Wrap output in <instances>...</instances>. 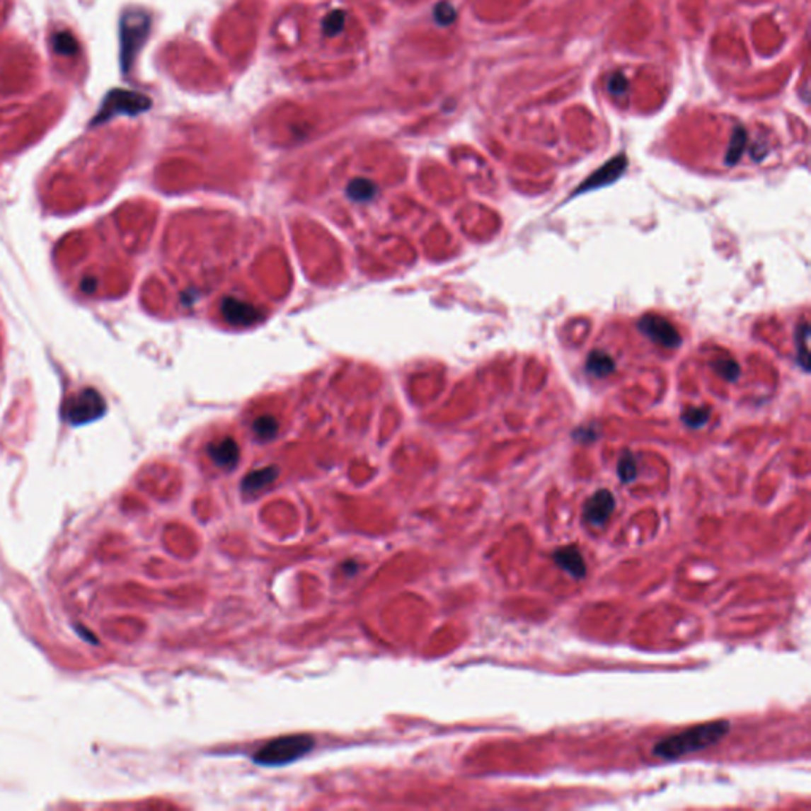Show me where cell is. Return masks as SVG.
Masks as SVG:
<instances>
[{
    "label": "cell",
    "instance_id": "1",
    "mask_svg": "<svg viewBox=\"0 0 811 811\" xmlns=\"http://www.w3.org/2000/svg\"><path fill=\"white\" fill-rule=\"evenodd\" d=\"M729 730L730 724L726 720L699 724L657 742L653 753L662 759H678L681 756L713 747L729 734Z\"/></svg>",
    "mask_w": 811,
    "mask_h": 811
},
{
    "label": "cell",
    "instance_id": "2",
    "mask_svg": "<svg viewBox=\"0 0 811 811\" xmlns=\"http://www.w3.org/2000/svg\"><path fill=\"white\" fill-rule=\"evenodd\" d=\"M314 747L309 735H287L268 742L254 754V762L265 767H279L301 759Z\"/></svg>",
    "mask_w": 811,
    "mask_h": 811
},
{
    "label": "cell",
    "instance_id": "3",
    "mask_svg": "<svg viewBox=\"0 0 811 811\" xmlns=\"http://www.w3.org/2000/svg\"><path fill=\"white\" fill-rule=\"evenodd\" d=\"M149 23V16L142 11H129L124 15L121 21V62L124 71L134 62L135 54L148 37Z\"/></svg>",
    "mask_w": 811,
    "mask_h": 811
},
{
    "label": "cell",
    "instance_id": "4",
    "mask_svg": "<svg viewBox=\"0 0 811 811\" xmlns=\"http://www.w3.org/2000/svg\"><path fill=\"white\" fill-rule=\"evenodd\" d=\"M149 108H151V100L146 96L139 94V92L115 89L105 97L100 110H98L94 119V124L105 122L111 117L121 115L135 116Z\"/></svg>",
    "mask_w": 811,
    "mask_h": 811
},
{
    "label": "cell",
    "instance_id": "5",
    "mask_svg": "<svg viewBox=\"0 0 811 811\" xmlns=\"http://www.w3.org/2000/svg\"><path fill=\"white\" fill-rule=\"evenodd\" d=\"M106 404L94 389H86L70 396L62 406V415L70 425H84L103 415Z\"/></svg>",
    "mask_w": 811,
    "mask_h": 811
},
{
    "label": "cell",
    "instance_id": "6",
    "mask_svg": "<svg viewBox=\"0 0 811 811\" xmlns=\"http://www.w3.org/2000/svg\"><path fill=\"white\" fill-rule=\"evenodd\" d=\"M637 328H639L645 336L650 338L651 341L662 345V347L666 349H677L678 345L681 344V336L678 333V330L667 321V318H664L661 316L655 314L643 316L639 323H637Z\"/></svg>",
    "mask_w": 811,
    "mask_h": 811
},
{
    "label": "cell",
    "instance_id": "7",
    "mask_svg": "<svg viewBox=\"0 0 811 811\" xmlns=\"http://www.w3.org/2000/svg\"><path fill=\"white\" fill-rule=\"evenodd\" d=\"M626 168H628V157L626 156L620 154V156L614 157L607 163H604L599 170H596L593 175L588 176V179H585V181L578 185V189L574 192V195L582 194V192L596 190V189L606 188V185H610L611 183H615L624 171H626Z\"/></svg>",
    "mask_w": 811,
    "mask_h": 811
},
{
    "label": "cell",
    "instance_id": "8",
    "mask_svg": "<svg viewBox=\"0 0 811 811\" xmlns=\"http://www.w3.org/2000/svg\"><path fill=\"white\" fill-rule=\"evenodd\" d=\"M616 507L615 496L609 490H599L585 502L583 517L593 527H604Z\"/></svg>",
    "mask_w": 811,
    "mask_h": 811
},
{
    "label": "cell",
    "instance_id": "9",
    "mask_svg": "<svg viewBox=\"0 0 811 811\" xmlns=\"http://www.w3.org/2000/svg\"><path fill=\"white\" fill-rule=\"evenodd\" d=\"M222 314L225 321L236 327H249L260 321V311L254 306L238 300V298H225L222 303Z\"/></svg>",
    "mask_w": 811,
    "mask_h": 811
},
{
    "label": "cell",
    "instance_id": "10",
    "mask_svg": "<svg viewBox=\"0 0 811 811\" xmlns=\"http://www.w3.org/2000/svg\"><path fill=\"white\" fill-rule=\"evenodd\" d=\"M553 561L574 578H583L587 575V563H585L582 551L575 545H566V547L555 550Z\"/></svg>",
    "mask_w": 811,
    "mask_h": 811
},
{
    "label": "cell",
    "instance_id": "11",
    "mask_svg": "<svg viewBox=\"0 0 811 811\" xmlns=\"http://www.w3.org/2000/svg\"><path fill=\"white\" fill-rule=\"evenodd\" d=\"M208 451L211 460L214 461L217 466H221L224 469L235 468L239 460V447L231 437H225L222 441L211 444Z\"/></svg>",
    "mask_w": 811,
    "mask_h": 811
},
{
    "label": "cell",
    "instance_id": "12",
    "mask_svg": "<svg viewBox=\"0 0 811 811\" xmlns=\"http://www.w3.org/2000/svg\"><path fill=\"white\" fill-rule=\"evenodd\" d=\"M279 474V469L276 466H268V468H263V469H257L254 473H251L244 477L243 481V491L244 493H257V491L263 490L265 487H268L272 482L277 478Z\"/></svg>",
    "mask_w": 811,
    "mask_h": 811
},
{
    "label": "cell",
    "instance_id": "13",
    "mask_svg": "<svg viewBox=\"0 0 811 811\" xmlns=\"http://www.w3.org/2000/svg\"><path fill=\"white\" fill-rule=\"evenodd\" d=\"M587 371L596 377H606L615 371V362L602 350H593L587 360Z\"/></svg>",
    "mask_w": 811,
    "mask_h": 811
},
{
    "label": "cell",
    "instance_id": "14",
    "mask_svg": "<svg viewBox=\"0 0 811 811\" xmlns=\"http://www.w3.org/2000/svg\"><path fill=\"white\" fill-rule=\"evenodd\" d=\"M747 130L743 127H737L734 130V135L732 139H730V144H729V149H727V154H726V165L727 167H732L737 162L740 161V157L743 154L744 148H747Z\"/></svg>",
    "mask_w": 811,
    "mask_h": 811
},
{
    "label": "cell",
    "instance_id": "15",
    "mask_svg": "<svg viewBox=\"0 0 811 811\" xmlns=\"http://www.w3.org/2000/svg\"><path fill=\"white\" fill-rule=\"evenodd\" d=\"M808 339H810V327L807 322L800 323L795 331V344H797V362L802 364L803 371H808L810 364V354H808Z\"/></svg>",
    "mask_w": 811,
    "mask_h": 811
},
{
    "label": "cell",
    "instance_id": "16",
    "mask_svg": "<svg viewBox=\"0 0 811 811\" xmlns=\"http://www.w3.org/2000/svg\"><path fill=\"white\" fill-rule=\"evenodd\" d=\"M347 194L355 202H367L371 200L376 194V185L372 184L369 179H354L349 184Z\"/></svg>",
    "mask_w": 811,
    "mask_h": 811
},
{
    "label": "cell",
    "instance_id": "17",
    "mask_svg": "<svg viewBox=\"0 0 811 811\" xmlns=\"http://www.w3.org/2000/svg\"><path fill=\"white\" fill-rule=\"evenodd\" d=\"M252 428H254V433L257 435L258 439L270 441L277 435L279 423L275 417L263 415L260 418H257V420L254 422V427Z\"/></svg>",
    "mask_w": 811,
    "mask_h": 811
},
{
    "label": "cell",
    "instance_id": "18",
    "mask_svg": "<svg viewBox=\"0 0 811 811\" xmlns=\"http://www.w3.org/2000/svg\"><path fill=\"white\" fill-rule=\"evenodd\" d=\"M616 469H618V477H620V481L623 483L633 482L637 477V464L634 456L631 455L629 451H624L623 456L620 458V461H618Z\"/></svg>",
    "mask_w": 811,
    "mask_h": 811
},
{
    "label": "cell",
    "instance_id": "19",
    "mask_svg": "<svg viewBox=\"0 0 811 811\" xmlns=\"http://www.w3.org/2000/svg\"><path fill=\"white\" fill-rule=\"evenodd\" d=\"M52 45H54V50L59 54L71 56L78 51L76 40L70 32H59V34H56L54 38H52Z\"/></svg>",
    "mask_w": 811,
    "mask_h": 811
},
{
    "label": "cell",
    "instance_id": "20",
    "mask_svg": "<svg viewBox=\"0 0 811 811\" xmlns=\"http://www.w3.org/2000/svg\"><path fill=\"white\" fill-rule=\"evenodd\" d=\"M710 414L707 409L703 408H691L686 409L683 412L681 415V420L684 425H688L689 428H701L703 427L708 422Z\"/></svg>",
    "mask_w": 811,
    "mask_h": 811
},
{
    "label": "cell",
    "instance_id": "21",
    "mask_svg": "<svg viewBox=\"0 0 811 811\" xmlns=\"http://www.w3.org/2000/svg\"><path fill=\"white\" fill-rule=\"evenodd\" d=\"M713 369L729 382L737 381V379H739V374H740V367L734 360L716 362V363H713Z\"/></svg>",
    "mask_w": 811,
    "mask_h": 811
},
{
    "label": "cell",
    "instance_id": "22",
    "mask_svg": "<svg viewBox=\"0 0 811 811\" xmlns=\"http://www.w3.org/2000/svg\"><path fill=\"white\" fill-rule=\"evenodd\" d=\"M435 18L441 25H449L456 19V10L449 2H441L435 8Z\"/></svg>",
    "mask_w": 811,
    "mask_h": 811
},
{
    "label": "cell",
    "instance_id": "23",
    "mask_svg": "<svg viewBox=\"0 0 811 811\" xmlns=\"http://www.w3.org/2000/svg\"><path fill=\"white\" fill-rule=\"evenodd\" d=\"M345 21V15L343 11H333L327 16L323 23V29L327 35H336L343 30V25Z\"/></svg>",
    "mask_w": 811,
    "mask_h": 811
},
{
    "label": "cell",
    "instance_id": "24",
    "mask_svg": "<svg viewBox=\"0 0 811 811\" xmlns=\"http://www.w3.org/2000/svg\"><path fill=\"white\" fill-rule=\"evenodd\" d=\"M628 86H629V81H628V78L623 75V73H614V75L609 78V83H607L609 92H611V94H615V96L624 94V92H626V89H628Z\"/></svg>",
    "mask_w": 811,
    "mask_h": 811
}]
</instances>
